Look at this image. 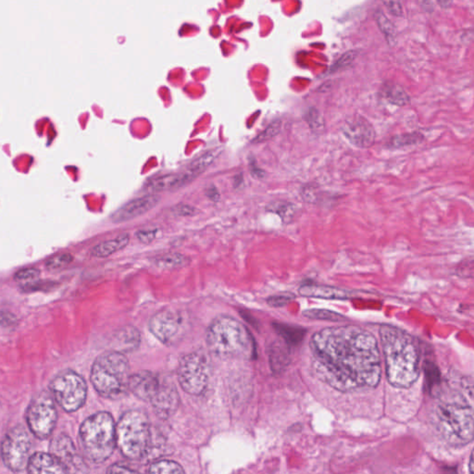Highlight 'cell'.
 Listing matches in <instances>:
<instances>
[{"label":"cell","instance_id":"18","mask_svg":"<svg viewBox=\"0 0 474 474\" xmlns=\"http://www.w3.org/2000/svg\"><path fill=\"white\" fill-rule=\"evenodd\" d=\"M158 415L168 418L176 413L179 407L180 397L176 386L163 379L159 392L151 402Z\"/></svg>","mask_w":474,"mask_h":474},{"label":"cell","instance_id":"25","mask_svg":"<svg viewBox=\"0 0 474 474\" xmlns=\"http://www.w3.org/2000/svg\"><path fill=\"white\" fill-rule=\"evenodd\" d=\"M383 96L392 104L404 107L410 103V97L401 86L396 84H386L383 88Z\"/></svg>","mask_w":474,"mask_h":474},{"label":"cell","instance_id":"4","mask_svg":"<svg viewBox=\"0 0 474 474\" xmlns=\"http://www.w3.org/2000/svg\"><path fill=\"white\" fill-rule=\"evenodd\" d=\"M130 376V364L124 354L110 351L97 357L90 378L100 396L118 399L129 390Z\"/></svg>","mask_w":474,"mask_h":474},{"label":"cell","instance_id":"33","mask_svg":"<svg viewBox=\"0 0 474 474\" xmlns=\"http://www.w3.org/2000/svg\"><path fill=\"white\" fill-rule=\"evenodd\" d=\"M424 370L427 386H428L430 390H432L433 388L439 385L441 382L439 369L434 362L426 361L424 364Z\"/></svg>","mask_w":474,"mask_h":474},{"label":"cell","instance_id":"8","mask_svg":"<svg viewBox=\"0 0 474 474\" xmlns=\"http://www.w3.org/2000/svg\"><path fill=\"white\" fill-rule=\"evenodd\" d=\"M50 389L54 400L66 413H75L86 403V381L75 370H65L58 373L51 381Z\"/></svg>","mask_w":474,"mask_h":474},{"label":"cell","instance_id":"9","mask_svg":"<svg viewBox=\"0 0 474 474\" xmlns=\"http://www.w3.org/2000/svg\"><path fill=\"white\" fill-rule=\"evenodd\" d=\"M58 421V411L53 395L43 391L30 402L26 422L30 432L38 439L45 440L53 435Z\"/></svg>","mask_w":474,"mask_h":474},{"label":"cell","instance_id":"41","mask_svg":"<svg viewBox=\"0 0 474 474\" xmlns=\"http://www.w3.org/2000/svg\"><path fill=\"white\" fill-rule=\"evenodd\" d=\"M156 229H146V230L139 231L136 234V236H138L139 241L142 242V243L151 244L154 240L155 237H156Z\"/></svg>","mask_w":474,"mask_h":474},{"label":"cell","instance_id":"5","mask_svg":"<svg viewBox=\"0 0 474 474\" xmlns=\"http://www.w3.org/2000/svg\"><path fill=\"white\" fill-rule=\"evenodd\" d=\"M79 441L90 462L102 463L113 455L116 446V426L113 416L102 411L82 424Z\"/></svg>","mask_w":474,"mask_h":474},{"label":"cell","instance_id":"35","mask_svg":"<svg viewBox=\"0 0 474 474\" xmlns=\"http://www.w3.org/2000/svg\"><path fill=\"white\" fill-rule=\"evenodd\" d=\"M304 120L313 130H319L324 126V120L317 108H310L305 113Z\"/></svg>","mask_w":474,"mask_h":474},{"label":"cell","instance_id":"40","mask_svg":"<svg viewBox=\"0 0 474 474\" xmlns=\"http://www.w3.org/2000/svg\"><path fill=\"white\" fill-rule=\"evenodd\" d=\"M383 4L385 5L386 9L392 15L396 16V17H403L404 16V7H403L402 2L392 1L390 0V1H383Z\"/></svg>","mask_w":474,"mask_h":474},{"label":"cell","instance_id":"38","mask_svg":"<svg viewBox=\"0 0 474 474\" xmlns=\"http://www.w3.org/2000/svg\"><path fill=\"white\" fill-rule=\"evenodd\" d=\"M294 298H295V296H294L293 294H281V295L269 296V298L267 299V303H268L269 306L279 307L285 306V305L290 303V301H292Z\"/></svg>","mask_w":474,"mask_h":474},{"label":"cell","instance_id":"37","mask_svg":"<svg viewBox=\"0 0 474 474\" xmlns=\"http://www.w3.org/2000/svg\"><path fill=\"white\" fill-rule=\"evenodd\" d=\"M73 260V256L70 254L55 256V257L46 260V268L50 269H61L62 267L66 266L67 264L72 263Z\"/></svg>","mask_w":474,"mask_h":474},{"label":"cell","instance_id":"42","mask_svg":"<svg viewBox=\"0 0 474 474\" xmlns=\"http://www.w3.org/2000/svg\"><path fill=\"white\" fill-rule=\"evenodd\" d=\"M107 474H140L133 468L122 464H113L108 468Z\"/></svg>","mask_w":474,"mask_h":474},{"label":"cell","instance_id":"36","mask_svg":"<svg viewBox=\"0 0 474 474\" xmlns=\"http://www.w3.org/2000/svg\"><path fill=\"white\" fill-rule=\"evenodd\" d=\"M357 56H358V51L356 50H350L343 54L341 58L336 64L332 65L328 73L331 75V73H336L337 70L343 69V68L350 66L355 61Z\"/></svg>","mask_w":474,"mask_h":474},{"label":"cell","instance_id":"27","mask_svg":"<svg viewBox=\"0 0 474 474\" xmlns=\"http://www.w3.org/2000/svg\"><path fill=\"white\" fill-rule=\"evenodd\" d=\"M189 263V258L184 255L178 254V253H169V254L160 256L155 260V264L163 269L181 268Z\"/></svg>","mask_w":474,"mask_h":474},{"label":"cell","instance_id":"2","mask_svg":"<svg viewBox=\"0 0 474 474\" xmlns=\"http://www.w3.org/2000/svg\"><path fill=\"white\" fill-rule=\"evenodd\" d=\"M386 376L395 388H410L418 380L421 353L417 339L392 325L380 329Z\"/></svg>","mask_w":474,"mask_h":474},{"label":"cell","instance_id":"15","mask_svg":"<svg viewBox=\"0 0 474 474\" xmlns=\"http://www.w3.org/2000/svg\"><path fill=\"white\" fill-rule=\"evenodd\" d=\"M163 379L156 373L141 370L130 376L129 390L138 399L151 402L162 386Z\"/></svg>","mask_w":474,"mask_h":474},{"label":"cell","instance_id":"13","mask_svg":"<svg viewBox=\"0 0 474 474\" xmlns=\"http://www.w3.org/2000/svg\"><path fill=\"white\" fill-rule=\"evenodd\" d=\"M341 133L351 145L358 149H369L375 142V128L366 118L359 114L345 120L341 126Z\"/></svg>","mask_w":474,"mask_h":474},{"label":"cell","instance_id":"1","mask_svg":"<svg viewBox=\"0 0 474 474\" xmlns=\"http://www.w3.org/2000/svg\"><path fill=\"white\" fill-rule=\"evenodd\" d=\"M313 369L319 378L341 392L375 388L382 375L373 334L354 325L329 327L310 340Z\"/></svg>","mask_w":474,"mask_h":474},{"label":"cell","instance_id":"17","mask_svg":"<svg viewBox=\"0 0 474 474\" xmlns=\"http://www.w3.org/2000/svg\"><path fill=\"white\" fill-rule=\"evenodd\" d=\"M28 474H72L67 466L51 453L37 452L30 457Z\"/></svg>","mask_w":474,"mask_h":474},{"label":"cell","instance_id":"6","mask_svg":"<svg viewBox=\"0 0 474 474\" xmlns=\"http://www.w3.org/2000/svg\"><path fill=\"white\" fill-rule=\"evenodd\" d=\"M116 445L127 459H144L152 451V428L146 414L140 410L125 413L116 425Z\"/></svg>","mask_w":474,"mask_h":474},{"label":"cell","instance_id":"44","mask_svg":"<svg viewBox=\"0 0 474 474\" xmlns=\"http://www.w3.org/2000/svg\"><path fill=\"white\" fill-rule=\"evenodd\" d=\"M16 323V317L12 313L0 312V325L10 326Z\"/></svg>","mask_w":474,"mask_h":474},{"label":"cell","instance_id":"34","mask_svg":"<svg viewBox=\"0 0 474 474\" xmlns=\"http://www.w3.org/2000/svg\"><path fill=\"white\" fill-rule=\"evenodd\" d=\"M281 128H282V122H281V120H275L263 133H260L257 138H254L253 143H263V142L274 138V136H276L280 133Z\"/></svg>","mask_w":474,"mask_h":474},{"label":"cell","instance_id":"32","mask_svg":"<svg viewBox=\"0 0 474 474\" xmlns=\"http://www.w3.org/2000/svg\"><path fill=\"white\" fill-rule=\"evenodd\" d=\"M305 317L313 319V320H323L331 321H341L347 320V318L339 313L331 312L328 310H307L303 312Z\"/></svg>","mask_w":474,"mask_h":474},{"label":"cell","instance_id":"16","mask_svg":"<svg viewBox=\"0 0 474 474\" xmlns=\"http://www.w3.org/2000/svg\"><path fill=\"white\" fill-rule=\"evenodd\" d=\"M160 198L158 195L149 194L144 197L135 198L130 202L125 204L119 209H117L113 215L111 220L114 222H124L127 220L135 219L136 217L146 214L154 209L159 204Z\"/></svg>","mask_w":474,"mask_h":474},{"label":"cell","instance_id":"24","mask_svg":"<svg viewBox=\"0 0 474 474\" xmlns=\"http://www.w3.org/2000/svg\"><path fill=\"white\" fill-rule=\"evenodd\" d=\"M130 238L128 234H122L113 239L103 242L95 247L92 249L91 254L97 258H106L108 256L113 255V253L118 252L120 250L124 249L129 243Z\"/></svg>","mask_w":474,"mask_h":474},{"label":"cell","instance_id":"22","mask_svg":"<svg viewBox=\"0 0 474 474\" xmlns=\"http://www.w3.org/2000/svg\"><path fill=\"white\" fill-rule=\"evenodd\" d=\"M269 358L272 372H283L290 362V345L281 341L272 343L269 350Z\"/></svg>","mask_w":474,"mask_h":474},{"label":"cell","instance_id":"46","mask_svg":"<svg viewBox=\"0 0 474 474\" xmlns=\"http://www.w3.org/2000/svg\"><path fill=\"white\" fill-rule=\"evenodd\" d=\"M473 454L471 455V459H470V473L473 474Z\"/></svg>","mask_w":474,"mask_h":474},{"label":"cell","instance_id":"31","mask_svg":"<svg viewBox=\"0 0 474 474\" xmlns=\"http://www.w3.org/2000/svg\"><path fill=\"white\" fill-rule=\"evenodd\" d=\"M268 211L279 215L285 222H290L296 214V206L285 201H277L269 204Z\"/></svg>","mask_w":474,"mask_h":474},{"label":"cell","instance_id":"45","mask_svg":"<svg viewBox=\"0 0 474 474\" xmlns=\"http://www.w3.org/2000/svg\"><path fill=\"white\" fill-rule=\"evenodd\" d=\"M438 4L442 8H448L452 4L451 1H438Z\"/></svg>","mask_w":474,"mask_h":474},{"label":"cell","instance_id":"10","mask_svg":"<svg viewBox=\"0 0 474 474\" xmlns=\"http://www.w3.org/2000/svg\"><path fill=\"white\" fill-rule=\"evenodd\" d=\"M177 377L182 390L187 394L201 395L211 377V366L202 353L193 352L182 357L177 370Z\"/></svg>","mask_w":474,"mask_h":474},{"label":"cell","instance_id":"12","mask_svg":"<svg viewBox=\"0 0 474 474\" xmlns=\"http://www.w3.org/2000/svg\"><path fill=\"white\" fill-rule=\"evenodd\" d=\"M149 330L162 344L173 345L184 336L187 331V321L182 312L174 309L160 310L152 316Z\"/></svg>","mask_w":474,"mask_h":474},{"label":"cell","instance_id":"7","mask_svg":"<svg viewBox=\"0 0 474 474\" xmlns=\"http://www.w3.org/2000/svg\"><path fill=\"white\" fill-rule=\"evenodd\" d=\"M437 428L452 445H466L473 439V410L465 400L442 401L435 410Z\"/></svg>","mask_w":474,"mask_h":474},{"label":"cell","instance_id":"23","mask_svg":"<svg viewBox=\"0 0 474 474\" xmlns=\"http://www.w3.org/2000/svg\"><path fill=\"white\" fill-rule=\"evenodd\" d=\"M275 331L288 345H298L303 341L307 334V330L302 327L290 325L287 323H274Z\"/></svg>","mask_w":474,"mask_h":474},{"label":"cell","instance_id":"39","mask_svg":"<svg viewBox=\"0 0 474 474\" xmlns=\"http://www.w3.org/2000/svg\"><path fill=\"white\" fill-rule=\"evenodd\" d=\"M39 269L35 268H26L20 269V271L16 272L15 279L17 281V282H28V281L37 279V278L39 277Z\"/></svg>","mask_w":474,"mask_h":474},{"label":"cell","instance_id":"11","mask_svg":"<svg viewBox=\"0 0 474 474\" xmlns=\"http://www.w3.org/2000/svg\"><path fill=\"white\" fill-rule=\"evenodd\" d=\"M31 448L28 432L21 425H17L5 435L0 445V456L8 468L13 473H21L27 468Z\"/></svg>","mask_w":474,"mask_h":474},{"label":"cell","instance_id":"20","mask_svg":"<svg viewBox=\"0 0 474 474\" xmlns=\"http://www.w3.org/2000/svg\"><path fill=\"white\" fill-rule=\"evenodd\" d=\"M299 294L302 296H307V298L324 299H348L353 295V292L341 290V288L317 285H302L299 288Z\"/></svg>","mask_w":474,"mask_h":474},{"label":"cell","instance_id":"26","mask_svg":"<svg viewBox=\"0 0 474 474\" xmlns=\"http://www.w3.org/2000/svg\"><path fill=\"white\" fill-rule=\"evenodd\" d=\"M375 18L376 23L380 31L385 35L386 41L391 46L395 45L397 42V30L392 21L389 20L388 16L382 10H376L375 13Z\"/></svg>","mask_w":474,"mask_h":474},{"label":"cell","instance_id":"43","mask_svg":"<svg viewBox=\"0 0 474 474\" xmlns=\"http://www.w3.org/2000/svg\"><path fill=\"white\" fill-rule=\"evenodd\" d=\"M173 211L179 216H192L197 212L195 208L189 205H184V204H180V205L174 207Z\"/></svg>","mask_w":474,"mask_h":474},{"label":"cell","instance_id":"28","mask_svg":"<svg viewBox=\"0 0 474 474\" xmlns=\"http://www.w3.org/2000/svg\"><path fill=\"white\" fill-rule=\"evenodd\" d=\"M176 177L177 173H170L149 180L145 185L146 190L149 193H158L166 191V190L173 191Z\"/></svg>","mask_w":474,"mask_h":474},{"label":"cell","instance_id":"3","mask_svg":"<svg viewBox=\"0 0 474 474\" xmlns=\"http://www.w3.org/2000/svg\"><path fill=\"white\" fill-rule=\"evenodd\" d=\"M206 341L209 351L220 358L252 359L256 355L252 334L240 321L230 316H219L212 321Z\"/></svg>","mask_w":474,"mask_h":474},{"label":"cell","instance_id":"21","mask_svg":"<svg viewBox=\"0 0 474 474\" xmlns=\"http://www.w3.org/2000/svg\"><path fill=\"white\" fill-rule=\"evenodd\" d=\"M222 152V148L212 149V151H207L202 156L198 157L190 162L187 170L182 171V176H184L187 184H190L200 174H202L217 160Z\"/></svg>","mask_w":474,"mask_h":474},{"label":"cell","instance_id":"47","mask_svg":"<svg viewBox=\"0 0 474 474\" xmlns=\"http://www.w3.org/2000/svg\"><path fill=\"white\" fill-rule=\"evenodd\" d=\"M0 457H1V456H0Z\"/></svg>","mask_w":474,"mask_h":474},{"label":"cell","instance_id":"19","mask_svg":"<svg viewBox=\"0 0 474 474\" xmlns=\"http://www.w3.org/2000/svg\"><path fill=\"white\" fill-rule=\"evenodd\" d=\"M140 341L138 329L130 325L122 327L114 334L113 351L122 354L133 352L139 348Z\"/></svg>","mask_w":474,"mask_h":474},{"label":"cell","instance_id":"30","mask_svg":"<svg viewBox=\"0 0 474 474\" xmlns=\"http://www.w3.org/2000/svg\"><path fill=\"white\" fill-rule=\"evenodd\" d=\"M424 139V135L419 133H402V135L392 138L390 142H389V146L395 149L417 146L422 143Z\"/></svg>","mask_w":474,"mask_h":474},{"label":"cell","instance_id":"14","mask_svg":"<svg viewBox=\"0 0 474 474\" xmlns=\"http://www.w3.org/2000/svg\"><path fill=\"white\" fill-rule=\"evenodd\" d=\"M50 453L58 457L72 474H86L87 467L67 435H57L50 444Z\"/></svg>","mask_w":474,"mask_h":474},{"label":"cell","instance_id":"29","mask_svg":"<svg viewBox=\"0 0 474 474\" xmlns=\"http://www.w3.org/2000/svg\"><path fill=\"white\" fill-rule=\"evenodd\" d=\"M149 474H185L184 468L173 460H158L149 468Z\"/></svg>","mask_w":474,"mask_h":474}]
</instances>
